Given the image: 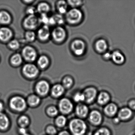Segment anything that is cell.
<instances>
[{
	"label": "cell",
	"instance_id": "1",
	"mask_svg": "<svg viewBox=\"0 0 135 135\" xmlns=\"http://www.w3.org/2000/svg\"><path fill=\"white\" fill-rule=\"evenodd\" d=\"M8 106L10 111L16 114L24 113L28 108L26 98L20 95L11 96L8 99Z\"/></svg>",
	"mask_w": 135,
	"mask_h": 135
},
{
	"label": "cell",
	"instance_id": "2",
	"mask_svg": "<svg viewBox=\"0 0 135 135\" xmlns=\"http://www.w3.org/2000/svg\"><path fill=\"white\" fill-rule=\"evenodd\" d=\"M68 130L71 135H85L87 131L88 126L83 119L75 117L69 120Z\"/></svg>",
	"mask_w": 135,
	"mask_h": 135
},
{
	"label": "cell",
	"instance_id": "3",
	"mask_svg": "<svg viewBox=\"0 0 135 135\" xmlns=\"http://www.w3.org/2000/svg\"><path fill=\"white\" fill-rule=\"evenodd\" d=\"M57 106L60 114L68 117L73 113L75 105L71 99L64 97L58 100Z\"/></svg>",
	"mask_w": 135,
	"mask_h": 135
},
{
	"label": "cell",
	"instance_id": "4",
	"mask_svg": "<svg viewBox=\"0 0 135 135\" xmlns=\"http://www.w3.org/2000/svg\"><path fill=\"white\" fill-rule=\"evenodd\" d=\"M51 87L49 83L45 80H41L37 83L35 87V94L42 99L49 95Z\"/></svg>",
	"mask_w": 135,
	"mask_h": 135
},
{
	"label": "cell",
	"instance_id": "5",
	"mask_svg": "<svg viewBox=\"0 0 135 135\" xmlns=\"http://www.w3.org/2000/svg\"><path fill=\"white\" fill-rule=\"evenodd\" d=\"M82 12L77 8L71 9L66 14V19L68 22L72 24L78 23L82 18Z\"/></svg>",
	"mask_w": 135,
	"mask_h": 135
},
{
	"label": "cell",
	"instance_id": "6",
	"mask_svg": "<svg viewBox=\"0 0 135 135\" xmlns=\"http://www.w3.org/2000/svg\"><path fill=\"white\" fill-rule=\"evenodd\" d=\"M11 126V120L7 114L4 112L0 113V132H8Z\"/></svg>",
	"mask_w": 135,
	"mask_h": 135
},
{
	"label": "cell",
	"instance_id": "7",
	"mask_svg": "<svg viewBox=\"0 0 135 135\" xmlns=\"http://www.w3.org/2000/svg\"><path fill=\"white\" fill-rule=\"evenodd\" d=\"M74 113L76 117L84 119L88 117L89 110L88 106L83 103H78L75 107Z\"/></svg>",
	"mask_w": 135,
	"mask_h": 135
},
{
	"label": "cell",
	"instance_id": "8",
	"mask_svg": "<svg viewBox=\"0 0 135 135\" xmlns=\"http://www.w3.org/2000/svg\"><path fill=\"white\" fill-rule=\"evenodd\" d=\"M65 92V89L63 85L57 84L51 88L49 95L54 99L59 100L64 97Z\"/></svg>",
	"mask_w": 135,
	"mask_h": 135
},
{
	"label": "cell",
	"instance_id": "9",
	"mask_svg": "<svg viewBox=\"0 0 135 135\" xmlns=\"http://www.w3.org/2000/svg\"><path fill=\"white\" fill-rule=\"evenodd\" d=\"M42 99L36 94H31L26 98L28 108L36 109L39 107L42 102Z\"/></svg>",
	"mask_w": 135,
	"mask_h": 135
},
{
	"label": "cell",
	"instance_id": "10",
	"mask_svg": "<svg viewBox=\"0 0 135 135\" xmlns=\"http://www.w3.org/2000/svg\"><path fill=\"white\" fill-rule=\"evenodd\" d=\"M85 97V102L88 104L93 102L97 98V90L94 87H88L83 91Z\"/></svg>",
	"mask_w": 135,
	"mask_h": 135
},
{
	"label": "cell",
	"instance_id": "11",
	"mask_svg": "<svg viewBox=\"0 0 135 135\" xmlns=\"http://www.w3.org/2000/svg\"><path fill=\"white\" fill-rule=\"evenodd\" d=\"M88 120L90 123L95 126H98L102 123L103 117L101 113L96 110H91L88 115Z\"/></svg>",
	"mask_w": 135,
	"mask_h": 135
},
{
	"label": "cell",
	"instance_id": "12",
	"mask_svg": "<svg viewBox=\"0 0 135 135\" xmlns=\"http://www.w3.org/2000/svg\"><path fill=\"white\" fill-rule=\"evenodd\" d=\"M71 49L75 55L81 56L85 51V43L83 41L79 39L75 40L72 43Z\"/></svg>",
	"mask_w": 135,
	"mask_h": 135
},
{
	"label": "cell",
	"instance_id": "13",
	"mask_svg": "<svg viewBox=\"0 0 135 135\" xmlns=\"http://www.w3.org/2000/svg\"><path fill=\"white\" fill-rule=\"evenodd\" d=\"M24 75L28 78H33L36 76L38 73L37 68L32 64H27L23 68Z\"/></svg>",
	"mask_w": 135,
	"mask_h": 135
},
{
	"label": "cell",
	"instance_id": "14",
	"mask_svg": "<svg viewBox=\"0 0 135 135\" xmlns=\"http://www.w3.org/2000/svg\"><path fill=\"white\" fill-rule=\"evenodd\" d=\"M31 119L29 115L24 113L20 114L17 118L16 123L18 127L28 128L31 124Z\"/></svg>",
	"mask_w": 135,
	"mask_h": 135
},
{
	"label": "cell",
	"instance_id": "15",
	"mask_svg": "<svg viewBox=\"0 0 135 135\" xmlns=\"http://www.w3.org/2000/svg\"><path fill=\"white\" fill-rule=\"evenodd\" d=\"M68 117L60 114L58 116L54 118V124L58 129H64L68 126Z\"/></svg>",
	"mask_w": 135,
	"mask_h": 135
},
{
	"label": "cell",
	"instance_id": "16",
	"mask_svg": "<svg viewBox=\"0 0 135 135\" xmlns=\"http://www.w3.org/2000/svg\"><path fill=\"white\" fill-rule=\"evenodd\" d=\"M22 55L24 58L28 61H33L36 59L37 56L35 50L29 46H26L23 49Z\"/></svg>",
	"mask_w": 135,
	"mask_h": 135
},
{
	"label": "cell",
	"instance_id": "17",
	"mask_svg": "<svg viewBox=\"0 0 135 135\" xmlns=\"http://www.w3.org/2000/svg\"><path fill=\"white\" fill-rule=\"evenodd\" d=\"M133 115L132 110L129 107L121 108L117 113V117L120 120L126 121L130 119Z\"/></svg>",
	"mask_w": 135,
	"mask_h": 135
},
{
	"label": "cell",
	"instance_id": "18",
	"mask_svg": "<svg viewBox=\"0 0 135 135\" xmlns=\"http://www.w3.org/2000/svg\"><path fill=\"white\" fill-rule=\"evenodd\" d=\"M38 23V19L36 16L30 15L24 21V26L28 29H34L37 27Z\"/></svg>",
	"mask_w": 135,
	"mask_h": 135
},
{
	"label": "cell",
	"instance_id": "19",
	"mask_svg": "<svg viewBox=\"0 0 135 135\" xmlns=\"http://www.w3.org/2000/svg\"><path fill=\"white\" fill-rule=\"evenodd\" d=\"M45 112L46 116L51 118H55L60 114L57 105L53 104L47 106L45 108Z\"/></svg>",
	"mask_w": 135,
	"mask_h": 135
},
{
	"label": "cell",
	"instance_id": "20",
	"mask_svg": "<svg viewBox=\"0 0 135 135\" xmlns=\"http://www.w3.org/2000/svg\"><path fill=\"white\" fill-rule=\"evenodd\" d=\"M104 113L109 117H113L117 113L118 108L115 103H110L105 106L103 109Z\"/></svg>",
	"mask_w": 135,
	"mask_h": 135
},
{
	"label": "cell",
	"instance_id": "21",
	"mask_svg": "<svg viewBox=\"0 0 135 135\" xmlns=\"http://www.w3.org/2000/svg\"><path fill=\"white\" fill-rule=\"evenodd\" d=\"M65 31L64 28L60 27H56L52 32V37L56 41L61 42L65 38Z\"/></svg>",
	"mask_w": 135,
	"mask_h": 135
},
{
	"label": "cell",
	"instance_id": "22",
	"mask_svg": "<svg viewBox=\"0 0 135 135\" xmlns=\"http://www.w3.org/2000/svg\"><path fill=\"white\" fill-rule=\"evenodd\" d=\"M97 102L101 105H106L110 101V95L106 91L100 92L97 97Z\"/></svg>",
	"mask_w": 135,
	"mask_h": 135
},
{
	"label": "cell",
	"instance_id": "23",
	"mask_svg": "<svg viewBox=\"0 0 135 135\" xmlns=\"http://www.w3.org/2000/svg\"><path fill=\"white\" fill-rule=\"evenodd\" d=\"M12 36V32L9 28L3 27L0 28V40L7 41Z\"/></svg>",
	"mask_w": 135,
	"mask_h": 135
},
{
	"label": "cell",
	"instance_id": "24",
	"mask_svg": "<svg viewBox=\"0 0 135 135\" xmlns=\"http://www.w3.org/2000/svg\"><path fill=\"white\" fill-rule=\"evenodd\" d=\"M111 59L114 63L118 65L122 64L125 61V57L124 55L120 52L117 50L112 53Z\"/></svg>",
	"mask_w": 135,
	"mask_h": 135
},
{
	"label": "cell",
	"instance_id": "25",
	"mask_svg": "<svg viewBox=\"0 0 135 135\" xmlns=\"http://www.w3.org/2000/svg\"><path fill=\"white\" fill-rule=\"evenodd\" d=\"M49 29L47 25H45L38 31V37L42 41H46L49 38L50 36Z\"/></svg>",
	"mask_w": 135,
	"mask_h": 135
},
{
	"label": "cell",
	"instance_id": "26",
	"mask_svg": "<svg viewBox=\"0 0 135 135\" xmlns=\"http://www.w3.org/2000/svg\"><path fill=\"white\" fill-rule=\"evenodd\" d=\"M95 47L96 50L99 52L104 53L107 50L108 45L105 40L100 39L95 42Z\"/></svg>",
	"mask_w": 135,
	"mask_h": 135
},
{
	"label": "cell",
	"instance_id": "27",
	"mask_svg": "<svg viewBox=\"0 0 135 135\" xmlns=\"http://www.w3.org/2000/svg\"><path fill=\"white\" fill-rule=\"evenodd\" d=\"M46 135H57L58 133V128L54 124H48L45 128Z\"/></svg>",
	"mask_w": 135,
	"mask_h": 135
},
{
	"label": "cell",
	"instance_id": "28",
	"mask_svg": "<svg viewBox=\"0 0 135 135\" xmlns=\"http://www.w3.org/2000/svg\"><path fill=\"white\" fill-rule=\"evenodd\" d=\"M71 99L73 102L78 104V103H82L84 102L85 97L83 92L77 91L73 95Z\"/></svg>",
	"mask_w": 135,
	"mask_h": 135
},
{
	"label": "cell",
	"instance_id": "29",
	"mask_svg": "<svg viewBox=\"0 0 135 135\" xmlns=\"http://www.w3.org/2000/svg\"><path fill=\"white\" fill-rule=\"evenodd\" d=\"M11 20V18L9 13L5 11L0 12V23L2 24H8Z\"/></svg>",
	"mask_w": 135,
	"mask_h": 135
},
{
	"label": "cell",
	"instance_id": "30",
	"mask_svg": "<svg viewBox=\"0 0 135 135\" xmlns=\"http://www.w3.org/2000/svg\"><path fill=\"white\" fill-rule=\"evenodd\" d=\"M37 11L42 14H46L50 11V7L46 3H41L37 8Z\"/></svg>",
	"mask_w": 135,
	"mask_h": 135
},
{
	"label": "cell",
	"instance_id": "31",
	"mask_svg": "<svg viewBox=\"0 0 135 135\" xmlns=\"http://www.w3.org/2000/svg\"><path fill=\"white\" fill-rule=\"evenodd\" d=\"M73 83V81L72 79L70 76H66L63 79L61 84L66 90L71 88Z\"/></svg>",
	"mask_w": 135,
	"mask_h": 135
},
{
	"label": "cell",
	"instance_id": "32",
	"mask_svg": "<svg viewBox=\"0 0 135 135\" xmlns=\"http://www.w3.org/2000/svg\"><path fill=\"white\" fill-rule=\"evenodd\" d=\"M38 64L41 68H44L49 64V59L46 56H41L38 60Z\"/></svg>",
	"mask_w": 135,
	"mask_h": 135
},
{
	"label": "cell",
	"instance_id": "33",
	"mask_svg": "<svg viewBox=\"0 0 135 135\" xmlns=\"http://www.w3.org/2000/svg\"><path fill=\"white\" fill-rule=\"evenodd\" d=\"M22 56L18 54L13 55L11 58V62L14 65H19L22 63Z\"/></svg>",
	"mask_w": 135,
	"mask_h": 135
},
{
	"label": "cell",
	"instance_id": "34",
	"mask_svg": "<svg viewBox=\"0 0 135 135\" xmlns=\"http://www.w3.org/2000/svg\"><path fill=\"white\" fill-rule=\"evenodd\" d=\"M57 8L60 13L65 14L67 12V5L64 1H60L57 3Z\"/></svg>",
	"mask_w": 135,
	"mask_h": 135
},
{
	"label": "cell",
	"instance_id": "35",
	"mask_svg": "<svg viewBox=\"0 0 135 135\" xmlns=\"http://www.w3.org/2000/svg\"><path fill=\"white\" fill-rule=\"evenodd\" d=\"M94 135H111V133L108 128L102 127L97 129Z\"/></svg>",
	"mask_w": 135,
	"mask_h": 135
},
{
	"label": "cell",
	"instance_id": "36",
	"mask_svg": "<svg viewBox=\"0 0 135 135\" xmlns=\"http://www.w3.org/2000/svg\"><path fill=\"white\" fill-rule=\"evenodd\" d=\"M26 38L28 41L32 42L34 41L35 38V34L33 31H27L26 33Z\"/></svg>",
	"mask_w": 135,
	"mask_h": 135
},
{
	"label": "cell",
	"instance_id": "37",
	"mask_svg": "<svg viewBox=\"0 0 135 135\" xmlns=\"http://www.w3.org/2000/svg\"><path fill=\"white\" fill-rule=\"evenodd\" d=\"M8 46L11 49H17L20 47L19 42L17 40H12L9 42Z\"/></svg>",
	"mask_w": 135,
	"mask_h": 135
},
{
	"label": "cell",
	"instance_id": "38",
	"mask_svg": "<svg viewBox=\"0 0 135 135\" xmlns=\"http://www.w3.org/2000/svg\"><path fill=\"white\" fill-rule=\"evenodd\" d=\"M17 132L19 135H24L29 132L28 128L22 127H18Z\"/></svg>",
	"mask_w": 135,
	"mask_h": 135
},
{
	"label": "cell",
	"instance_id": "39",
	"mask_svg": "<svg viewBox=\"0 0 135 135\" xmlns=\"http://www.w3.org/2000/svg\"><path fill=\"white\" fill-rule=\"evenodd\" d=\"M68 3L69 5L73 7H76L80 6L83 3L81 1H69Z\"/></svg>",
	"mask_w": 135,
	"mask_h": 135
},
{
	"label": "cell",
	"instance_id": "40",
	"mask_svg": "<svg viewBox=\"0 0 135 135\" xmlns=\"http://www.w3.org/2000/svg\"><path fill=\"white\" fill-rule=\"evenodd\" d=\"M56 21V23H57L59 24H61L64 23V20L61 16L60 15H56L54 16Z\"/></svg>",
	"mask_w": 135,
	"mask_h": 135
},
{
	"label": "cell",
	"instance_id": "41",
	"mask_svg": "<svg viewBox=\"0 0 135 135\" xmlns=\"http://www.w3.org/2000/svg\"><path fill=\"white\" fill-rule=\"evenodd\" d=\"M49 18H48L46 14H42L40 18V21L42 23L46 24V25L49 23Z\"/></svg>",
	"mask_w": 135,
	"mask_h": 135
},
{
	"label": "cell",
	"instance_id": "42",
	"mask_svg": "<svg viewBox=\"0 0 135 135\" xmlns=\"http://www.w3.org/2000/svg\"><path fill=\"white\" fill-rule=\"evenodd\" d=\"M57 135H71V134L68 129H64L59 131Z\"/></svg>",
	"mask_w": 135,
	"mask_h": 135
},
{
	"label": "cell",
	"instance_id": "43",
	"mask_svg": "<svg viewBox=\"0 0 135 135\" xmlns=\"http://www.w3.org/2000/svg\"><path fill=\"white\" fill-rule=\"evenodd\" d=\"M37 11V9H35V8L33 7H30L28 8L27 10V12L30 15H35V12Z\"/></svg>",
	"mask_w": 135,
	"mask_h": 135
},
{
	"label": "cell",
	"instance_id": "44",
	"mask_svg": "<svg viewBox=\"0 0 135 135\" xmlns=\"http://www.w3.org/2000/svg\"><path fill=\"white\" fill-rule=\"evenodd\" d=\"M128 106L132 110H135V99H132L129 102Z\"/></svg>",
	"mask_w": 135,
	"mask_h": 135
},
{
	"label": "cell",
	"instance_id": "45",
	"mask_svg": "<svg viewBox=\"0 0 135 135\" xmlns=\"http://www.w3.org/2000/svg\"><path fill=\"white\" fill-rule=\"evenodd\" d=\"M111 56H112V53L109 52H107L103 54V57L105 60H108L111 59Z\"/></svg>",
	"mask_w": 135,
	"mask_h": 135
},
{
	"label": "cell",
	"instance_id": "46",
	"mask_svg": "<svg viewBox=\"0 0 135 135\" xmlns=\"http://www.w3.org/2000/svg\"><path fill=\"white\" fill-rule=\"evenodd\" d=\"M5 109V105L3 102L0 101V113L4 112Z\"/></svg>",
	"mask_w": 135,
	"mask_h": 135
},
{
	"label": "cell",
	"instance_id": "47",
	"mask_svg": "<svg viewBox=\"0 0 135 135\" xmlns=\"http://www.w3.org/2000/svg\"><path fill=\"white\" fill-rule=\"evenodd\" d=\"M49 23L51 24V25H52L56 24V21H55L54 17H52L49 18Z\"/></svg>",
	"mask_w": 135,
	"mask_h": 135
},
{
	"label": "cell",
	"instance_id": "48",
	"mask_svg": "<svg viewBox=\"0 0 135 135\" xmlns=\"http://www.w3.org/2000/svg\"><path fill=\"white\" fill-rule=\"evenodd\" d=\"M120 120L117 117V118H114V119L113 121L115 124H118L119 122H120Z\"/></svg>",
	"mask_w": 135,
	"mask_h": 135
},
{
	"label": "cell",
	"instance_id": "49",
	"mask_svg": "<svg viewBox=\"0 0 135 135\" xmlns=\"http://www.w3.org/2000/svg\"><path fill=\"white\" fill-rule=\"evenodd\" d=\"M24 135H33V134H31V133H30L28 132V133H27V134H25Z\"/></svg>",
	"mask_w": 135,
	"mask_h": 135
}]
</instances>
